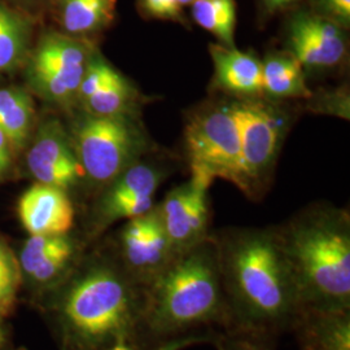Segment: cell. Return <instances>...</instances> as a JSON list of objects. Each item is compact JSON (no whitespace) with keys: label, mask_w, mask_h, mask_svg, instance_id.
I'll return each mask as SVG.
<instances>
[{"label":"cell","mask_w":350,"mask_h":350,"mask_svg":"<svg viewBox=\"0 0 350 350\" xmlns=\"http://www.w3.org/2000/svg\"><path fill=\"white\" fill-rule=\"evenodd\" d=\"M214 244L230 318L227 331L273 338L291 329L301 301L278 234L248 230Z\"/></svg>","instance_id":"1"},{"label":"cell","mask_w":350,"mask_h":350,"mask_svg":"<svg viewBox=\"0 0 350 350\" xmlns=\"http://www.w3.org/2000/svg\"><path fill=\"white\" fill-rule=\"evenodd\" d=\"M211 325L227 331L230 318L215 244L208 239L178 254L146 288L139 338L157 347Z\"/></svg>","instance_id":"2"},{"label":"cell","mask_w":350,"mask_h":350,"mask_svg":"<svg viewBox=\"0 0 350 350\" xmlns=\"http://www.w3.org/2000/svg\"><path fill=\"white\" fill-rule=\"evenodd\" d=\"M276 234L299 291L301 308L350 309L348 214L315 208Z\"/></svg>","instance_id":"3"},{"label":"cell","mask_w":350,"mask_h":350,"mask_svg":"<svg viewBox=\"0 0 350 350\" xmlns=\"http://www.w3.org/2000/svg\"><path fill=\"white\" fill-rule=\"evenodd\" d=\"M144 295L146 289L124 269L90 266L69 284L60 302L68 335L86 349L129 344L140 335Z\"/></svg>","instance_id":"4"},{"label":"cell","mask_w":350,"mask_h":350,"mask_svg":"<svg viewBox=\"0 0 350 350\" xmlns=\"http://www.w3.org/2000/svg\"><path fill=\"white\" fill-rule=\"evenodd\" d=\"M192 176L212 185L222 178L250 193L243 167L238 124L230 108L202 113L186 131Z\"/></svg>","instance_id":"5"},{"label":"cell","mask_w":350,"mask_h":350,"mask_svg":"<svg viewBox=\"0 0 350 350\" xmlns=\"http://www.w3.org/2000/svg\"><path fill=\"white\" fill-rule=\"evenodd\" d=\"M137 148L133 129L122 117L90 116L77 129V159L95 182H109L124 172Z\"/></svg>","instance_id":"6"},{"label":"cell","mask_w":350,"mask_h":350,"mask_svg":"<svg viewBox=\"0 0 350 350\" xmlns=\"http://www.w3.org/2000/svg\"><path fill=\"white\" fill-rule=\"evenodd\" d=\"M90 59L85 43L60 34L47 36L38 46L30 66L33 83L49 100H69L78 95Z\"/></svg>","instance_id":"7"},{"label":"cell","mask_w":350,"mask_h":350,"mask_svg":"<svg viewBox=\"0 0 350 350\" xmlns=\"http://www.w3.org/2000/svg\"><path fill=\"white\" fill-rule=\"evenodd\" d=\"M120 244L122 269L144 289L178 256L156 206L144 215L129 219L121 232Z\"/></svg>","instance_id":"8"},{"label":"cell","mask_w":350,"mask_h":350,"mask_svg":"<svg viewBox=\"0 0 350 350\" xmlns=\"http://www.w3.org/2000/svg\"><path fill=\"white\" fill-rule=\"evenodd\" d=\"M211 183L191 176V180L174 188L156 206L173 250L180 254L208 240Z\"/></svg>","instance_id":"9"},{"label":"cell","mask_w":350,"mask_h":350,"mask_svg":"<svg viewBox=\"0 0 350 350\" xmlns=\"http://www.w3.org/2000/svg\"><path fill=\"white\" fill-rule=\"evenodd\" d=\"M238 124L241 159L250 196L257 192L263 175L271 166L279 143V126L261 105L240 103L231 107Z\"/></svg>","instance_id":"10"},{"label":"cell","mask_w":350,"mask_h":350,"mask_svg":"<svg viewBox=\"0 0 350 350\" xmlns=\"http://www.w3.org/2000/svg\"><path fill=\"white\" fill-rule=\"evenodd\" d=\"M26 161L39 183L62 189L72 187L85 174L62 126L55 121L40 127Z\"/></svg>","instance_id":"11"},{"label":"cell","mask_w":350,"mask_h":350,"mask_svg":"<svg viewBox=\"0 0 350 350\" xmlns=\"http://www.w3.org/2000/svg\"><path fill=\"white\" fill-rule=\"evenodd\" d=\"M292 55L301 65L328 68L342 62L347 42L338 24L325 16L301 13L296 16L288 33Z\"/></svg>","instance_id":"12"},{"label":"cell","mask_w":350,"mask_h":350,"mask_svg":"<svg viewBox=\"0 0 350 350\" xmlns=\"http://www.w3.org/2000/svg\"><path fill=\"white\" fill-rule=\"evenodd\" d=\"M17 212L30 235H66L75 224V208L65 189L37 183L26 189Z\"/></svg>","instance_id":"13"},{"label":"cell","mask_w":350,"mask_h":350,"mask_svg":"<svg viewBox=\"0 0 350 350\" xmlns=\"http://www.w3.org/2000/svg\"><path fill=\"white\" fill-rule=\"evenodd\" d=\"M291 329L300 350H350V309L301 308Z\"/></svg>","instance_id":"14"},{"label":"cell","mask_w":350,"mask_h":350,"mask_svg":"<svg viewBox=\"0 0 350 350\" xmlns=\"http://www.w3.org/2000/svg\"><path fill=\"white\" fill-rule=\"evenodd\" d=\"M218 88L238 95L263 92L262 63L250 53L222 44L211 46Z\"/></svg>","instance_id":"15"},{"label":"cell","mask_w":350,"mask_h":350,"mask_svg":"<svg viewBox=\"0 0 350 350\" xmlns=\"http://www.w3.org/2000/svg\"><path fill=\"white\" fill-rule=\"evenodd\" d=\"M263 92L275 98H309L302 65L293 55L271 56L262 63Z\"/></svg>","instance_id":"16"},{"label":"cell","mask_w":350,"mask_h":350,"mask_svg":"<svg viewBox=\"0 0 350 350\" xmlns=\"http://www.w3.org/2000/svg\"><path fill=\"white\" fill-rule=\"evenodd\" d=\"M117 0H63L62 23L72 34H85L108 25Z\"/></svg>","instance_id":"17"},{"label":"cell","mask_w":350,"mask_h":350,"mask_svg":"<svg viewBox=\"0 0 350 350\" xmlns=\"http://www.w3.org/2000/svg\"><path fill=\"white\" fill-rule=\"evenodd\" d=\"M160 183V172L147 165H135L118 175L117 182L101 201L100 212L124 201L154 198Z\"/></svg>","instance_id":"18"},{"label":"cell","mask_w":350,"mask_h":350,"mask_svg":"<svg viewBox=\"0 0 350 350\" xmlns=\"http://www.w3.org/2000/svg\"><path fill=\"white\" fill-rule=\"evenodd\" d=\"M192 16L199 25L219 39L222 46L234 47L237 25L235 0H195Z\"/></svg>","instance_id":"19"},{"label":"cell","mask_w":350,"mask_h":350,"mask_svg":"<svg viewBox=\"0 0 350 350\" xmlns=\"http://www.w3.org/2000/svg\"><path fill=\"white\" fill-rule=\"evenodd\" d=\"M133 100V90L118 72L101 86L88 100L83 101L91 116L122 117L129 104Z\"/></svg>","instance_id":"20"},{"label":"cell","mask_w":350,"mask_h":350,"mask_svg":"<svg viewBox=\"0 0 350 350\" xmlns=\"http://www.w3.org/2000/svg\"><path fill=\"white\" fill-rule=\"evenodd\" d=\"M25 30L20 18L0 5V70L13 69L25 51Z\"/></svg>","instance_id":"21"},{"label":"cell","mask_w":350,"mask_h":350,"mask_svg":"<svg viewBox=\"0 0 350 350\" xmlns=\"http://www.w3.org/2000/svg\"><path fill=\"white\" fill-rule=\"evenodd\" d=\"M69 238L66 235H31L21 253V265L27 275H31L42 261L53 250L60 248Z\"/></svg>","instance_id":"22"},{"label":"cell","mask_w":350,"mask_h":350,"mask_svg":"<svg viewBox=\"0 0 350 350\" xmlns=\"http://www.w3.org/2000/svg\"><path fill=\"white\" fill-rule=\"evenodd\" d=\"M20 283L18 265L5 244L0 241V308H5L14 299Z\"/></svg>","instance_id":"23"},{"label":"cell","mask_w":350,"mask_h":350,"mask_svg":"<svg viewBox=\"0 0 350 350\" xmlns=\"http://www.w3.org/2000/svg\"><path fill=\"white\" fill-rule=\"evenodd\" d=\"M213 340L218 350H273V338L240 331H226Z\"/></svg>","instance_id":"24"},{"label":"cell","mask_w":350,"mask_h":350,"mask_svg":"<svg viewBox=\"0 0 350 350\" xmlns=\"http://www.w3.org/2000/svg\"><path fill=\"white\" fill-rule=\"evenodd\" d=\"M116 70L111 65L99 57H91L78 90V96L83 101L88 100L99 88L111 78Z\"/></svg>","instance_id":"25"},{"label":"cell","mask_w":350,"mask_h":350,"mask_svg":"<svg viewBox=\"0 0 350 350\" xmlns=\"http://www.w3.org/2000/svg\"><path fill=\"white\" fill-rule=\"evenodd\" d=\"M214 336L212 335H208V334H191L187 336H182V338H174V340H170V341H166L163 342L157 347H153L150 350H185L189 348V347H193V345H198V344H202V342H209L212 341ZM105 350H140L133 345H129V344H116L111 348H107Z\"/></svg>","instance_id":"26"},{"label":"cell","mask_w":350,"mask_h":350,"mask_svg":"<svg viewBox=\"0 0 350 350\" xmlns=\"http://www.w3.org/2000/svg\"><path fill=\"white\" fill-rule=\"evenodd\" d=\"M144 11L163 20H179L180 17V5L178 0H142Z\"/></svg>","instance_id":"27"},{"label":"cell","mask_w":350,"mask_h":350,"mask_svg":"<svg viewBox=\"0 0 350 350\" xmlns=\"http://www.w3.org/2000/svg\"><path fill=\"white\" fill-rule=\"evenodd\" d=\"M325 18L338 25L348 26L350 21V0H317Z\"/></svg>","instance_id":"28"},{"label":"cell","mask_w":350,"mask_h":350,"mask_svg":"<svg viewBox=\"0 0 350 350\" xmlns=\"http://www.w3.org/2000/svg\"><path fill=\"white\" fill-rule=\"evenodd\" d=\"M27 94L18 88H4L0 90V116L13 109L16 105L26 100Z\"/></svg>","instance_id":"29"},{"label":"cell","mask_w":350,"mask_h":350,"mask_svg":"<svg viewBox=\"0 0 350 350\" xmlns=\"http://www.w3.org/2000/svg\"><path fill=\"white\" fill-rule=\"evenodd\" d=\"M11 165V143L0 130V179L7 173Z\"/></svg>","instance_id":"30"},{"label":"cell","mask_w":350,"mask_h":350,"mask_svg":"<svg viewBox=\"0 0 350 350\" xmlns=\"http://www.w3.org/2000/svg\"><path fill=\"white\" fill-rule=\"evenodd\" d=\"M291 1H293V0H265L266 5H267V7H270L271 10H276V8L284 7V5L289 4Z\"/></svg>","instance_id":"31"},{"label":"cell","mask_w":350,"mask_h":350,"mask_svg":"<svg viewBox=\"0 0 350 350\" xmlns=\"http://www.w3.org/2000/svg\"><path fill=\"white\" fill-rule=\"evenodd\" d=\"M195 0H178V3H179V5L180 7H185V5H189V4H192Z\"/></svg>","instance_id":"32"},{"label":"cell","mask_w":350,"mask_h":350,"mask_svg":"<svg viewBox=\"0 0 350 350\" xmlns=\"http://www.w3.org/2000/svg\"><path fill=\"white\" fill-rule=\"evenodd\" d=\"M0 338H1V331H0Z\"/></svg>","instance_id":"33"},{"label":"cell","mask_w":350,"mask_h":350,"mask_svg":"<svg viewBox=\"0 0 350 350\" xmlns=\"http://www.w3.org/2000/svg\"><path fill=\"white\" fill-rule=\"evenodd\" d=\"M293 1H295V0H293Z\"/></svg>","instance_id":"34"}]
</instances>
